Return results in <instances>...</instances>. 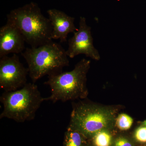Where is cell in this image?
Returning <instances> with one entry per match:
<instances>
[{
  "instance_id": "6da1fadb",
  "label": "cell",
  "mask_w": 146,
  "mask_h": 146,
  "mask_svg": "<svg viewBox=\"0 0 146 146\" xmlns=\"http://www.w3.org/2000/svg\"><path fill=\"white\" fill-rule=\"evenodd\" d=\"M17 28L31 47L35 48L52 41V26L36 3L31 2L11 11L7 22Z\"/></svg>"
},
{
  "instance_id": "7a4b0ae2",
  "label": "cell",
  "mask_w": 146,
  "mask_h": 146,
  "mask_svg": "<svg viewBox=\"0 0 146 146\" xmlns=\"http://www.w3.org/2000/svg\"><path fill=\"white\" fill-rule=\"evenodd\" d=\"M21 54L33 83L44 76L62 72L63 68L69 65L66 50L52 40L38 47L26 48Z\"/></svg>"
},
{
  "instance_id": "3957f363",
  "label": "cell",
  "mask_w": 146,
  "mask_h": 146,
  "mask_svg": "<svg viewBox=\"0 0 146 146\" xmlns=\"http://www.w3.org/2000/svg\"><path fill=\"white\" fill-rule=\"evenodd\" d=\"M90 65V60L83 58L72 70L48 76L44 84L49 86L51 95L45 98V101L55 103L86 98L88 95L86 76Z\"/></svg>"
},
{
  "instance_id": "277c9868",
  "label": "cell",
  "mask_w": 146,
  "mask_h": 146,
  "mask_svg": "<svg viewBox=\"0 0 146 146\" xmlns=\"http://www.w3.org/2000/svg\"><path fill=\"white\" fill-rule=\"evenodd\" d=\"M45 101L34 83H27L21 89L4 91L0 98L3 109L0 119L7 118L16 122L34 119L36 112Z\"/></svg>"
},
{
  "instance_id": "5b68a950",
  "label": "cell",
  "mask_w": 146,
  "mask_h": 146,
  "mask_svg": "<svg viewBox=\"0 0 146 146\" xmlns=\"http://www.w3.org/2000/svg\"><path fill=\"white\" fill-rule=\"evenodd\" d=\"M114 122V114L109 109L80 102L73 106L68 127L91 140L98 132L111 129Z\"/></svg>"
},
{
  "instance_id": "8992f818",
  "label": "cell",
  "mask_w": 146,
  "mask_h": 146,
  "mask_svg": "<svg viewBox=\"0 0 146 146\" xmlns=\"http://www.w3.org/2000/svg\"><path fill=\"white\" fill-rule=\"evenodd\" d=\"M28 69L21 63L17 54L0 58V88L4 91H16L27 82Z\"/></svg>"
},
{
  "instance_id": "52a82bcc",
  "label": "cell",
  "mask_w": 146,
  "mask_h": 146,
  "mask_svg": "<svg viewBox=\"0 0 146 146\" xmlns=\"http://www.w3.org/2000/svg\"><path fill=\"white\" fill-rule=\"evenodd\" d=\"M66 53L68 57L72 58L81 54L95 60H99L100 58L98 51L94 45L91 27L87 25L84 17H80L78 28L68 40Z\"/></svg>"
},
{
  "instance_id": "ba28073f",
  "label": "cell",
  "mask_w": 146,
  "mask_h": 146,
  "mask_svg": "<svg viewBox=\"0 0 146 146\" xmlns=\"http://www.w3.org/2000/svg\"><path fill=\"white\" fill-rule=\"evenodd\" d=\"M25 41L17 28L7 23L0 28V58L22 53L25 50Z\"/></svg>"
},
{
  "instance_id": "9c48e42d",
  "label": "cell",
  "mask_w": 146,
  "mask_h": 146,
  "mask_svg": "<svg viewBox=\"0 0 146 146\" xmlns=\"http://www.w3.org/2000/svg\"><path fill=\"white\" fill-rule=\"evenodd\" d=\"M47 13L52 26V39H59L61 43L66 42L68 34L77 30L74 17L55 9H49Z\"/></svg>"
},
{
  "instance_id": "30bf717a",
  "label": "cell",
  "mask_w": 146,
  "mask_h": 146,
  "mask_svg": "<svg viewBox=\"0 0 146 146\" xmlns=\"http://www.w3.org/2000/svg\"><path fill=\"white\" fill-rule=\"evenodd\" d=\"M89 140L78 131L68 127L64 135L63 146H88Z\"/></svg>"
},
{
  "instance_id": "8fae6325",
  "label": "cell",
  "mask_w": 146,
  "mask_h": 146,
  "mask_svg": "<svg viewBox=\"0 0 146 146\" xmlns=\"http://www.w3.org/2000/svg\"><path fill=\"white\" fill-rule=\"evenodd\" d=\"M94 146H111L112 136L108 130H102L98 132L91 139Z\"/></svg>"
},
{
  "instance_id": "7c38bea8",
  "label": "cell",
  "mask_w": 146,
  "mask_h": 146,
  "mask_svg": "<svg viewBox=\"0 0 146 146\" xmlns=\"http://www.w3.org/2000/svg\"><path fill=\"white\" fill-rule=\"evenodd\" d=\"M133 123V119L127 114H121L118 116L116 120V125L121 130H127L129 129Z\"/></svg>"
},
{
  "instance_id": "4fadbf2b",
  "label": "cell",
  "mask_w": 146,
  "mask_h": 146,
  "mask_svg": "<svg viewBox=\"0 0 146 146\" xmlns=\"http://www.w3.org/2000/svg\"><path fill=\"white\" fill-rule=\"evenodd\" d=\"M136 140L140 143H146V127H141L136 129L135 133Z\"/></svg>"
},
{
  "instance_id": "5bb4252c",
  "label": "cell",
  "mask_w": 146,
  "mask_h": 146,
  "mask_svg": "<svg viewBox=\"0 0 146 146\" xmlns=\"http://www.w3.org/2000/svg\"><path fill=\"white\" fill-rule=\"evenodd\" d=\"M111 146H134L132 142L128 138L119 137L116 138Z\"/></svg>"
},
{
  "instance_id": "9a60e30c",
  "label": "cell",
  "mask_w": 146,
  "mask_h": 146,
  "mask_svg": "<svg viewBox=\"0 0 146 146\" xmlns=\"http://www.w3.org/2000/svg\"><path fill=\"white\" fill-rule=\"evenodd\" d=\"M88 146H94V145H91V144H90L89 143V145Z\"/></svg>"
},
{
  "instance_id": "2e32d148",
  "label": "cell",
  "mask_w": 146,
  "mask_h": 146,
  "mask_svg": "<svg viewBox=\"0 0 146 146\" xmlns=\"http://www.w3.org/2000/svg\"><path fill=\"white\" fill-rule=\"evenodd\" d=\"M144 124H145V126L146 127V120L145 121V123H144Z\"/></svg>"
}]
</instances>
